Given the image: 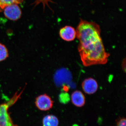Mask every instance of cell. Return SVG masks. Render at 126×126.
Here are the masks:
<instances>
[{"label": "cell", "mask_w": 126, "mask_h": 126, "mask_svg": "<svg viewBox=\"0 0 126 126\" xmlns=\"http://www.w3.org/2000/svg\"><path fill=\"white\" fill-rule=\"evenodd\" d=\"M115 126H126V119L124 117H118L116 121Z\"/></svg>", "instance_id": "obj_12"}, {"label": "cell", "mask_w": 126, "mask_h": 126, "mask_svg": "<svg viewBox=\"0 0 126 126\" xmlns=\"http://www.w3.org/2000/svg\"><path fill=\"white\" fill-rule=\"evenodd\" d=\"M82 86L84 92L88 94L94 93L98 88L96 81L92 78L85 79L82 83Z\"/></svg>", "instance_id": "obj_7"}, {"label": "cell", "mask_w": 126, "mask_h": 126, "mask_svg": "<svg viewBox=\"0 0 126 126\" xmlns=\"http://www.w3.org/2000/svg\"><path fill=\"white\" fill-rule=\"evenodd\" d=\"M9 56L7 48L4 45L0 43V62L5 60Z\"/></svg>", "instance_id": "obj_11"}, {"label": "cell", "mask_w": 126, "mask_h": 126, "mask_svg": "<svg viewBox=\"0 0 126 126\" xmlns=\"http://www.w3.org/2000/svg\"><path fill=\"white\" fill-rule=\"evenodd\" d=\"M4 10L6 17L11 20H17L21 16V10L17 4H12L7 6L5 7Z\"/></svg>", "instance_id": "obj_5"}, {"label": "cell", "mask_w": 126, "mask_h": 126, "mask_svg": "<svg viewBox=\"0 0 126 126\" xmlns=\"http://www.w3.org/2000/svg\"><path fill=\"white\" fill-rule=\"evenodd\" d=\"M76 30L79 41L78 50L83 64L88 67L107 63L110 54L104 46L99 25L81 19Z\"/></svg>", "instance_id": "obj_1"}, {"label": "cell", "mask_w": 126, "mask_h": 126, "mask_svg": "<svg viewBox=\"0 0 126 126\" xmlns=\"http://www.w3.org/2000/svg\"><path fill=\"white\" fill-rule=\"evenodd\" d=\"M35 106L39 110L46 111L52 109L53 102L48 95L44 94H41L35 98Z\"/></svg>", "instance_id": "obj_3"}, {"label": "cell", "mask_w": 126, "mask_h": 126, "mask_svg": "<svg viewBox=\"0 0 126 126\" xmlns=\"http://www.w3.org/2000/svg\"><path fill=\"white\" fill-rule=\"evenodd\" d=\"M43 126H58L59 120L58 117L53 115H48L43 119Z\"/></svg>", "instance_id": "obj_9"}, {"label": "cell", "mask_w": 126, "mask_h": 126, "mask_svg": "<svg viewBox=\"0 0 126 126\" xmlns=\"http://www.w3.org/2000/svg\"><path fill=\"white\" fill-rule=\"evenodd\" d=\"M71 79L72 75L70 72L66 69H61L58 70L54 76L55 83L58 86L67 83Z\"/></svg>", "instance_id": "obj_4"}, {"label": "cell", "mask_w": 126, "mask_h": 126, "mask_svg": "<svg viewBox=\"0 0 126 126\" xmlns=\"http://www.w3.org/2000/svg\"><path fill=\"white\" fill-rule=\"evenodd\" d=\"M24 0H0V12L2 11L7 6L12 4H19Z\"/></svg>", "instance_id": "obj_10"}, {"label": "cell", "mask_w": 126, "mask_h": 126, "mask_svg": "<svg viewBox=\"0 0 126 126\" xmlns=\"http://www.w3.org/2000/svg\"><path fill=\"white\" fill-rule=\"evenodd\" d=\"M23 92L18 94L17 92L16 93L9 101L0 105V126H18L13 122L9 109L18 101Z\"/></svg>", "instance_id": "obj_2"}, {"label": "cell", "mask_w": 126, "mask_h": 126, "mask_svg": "<svg viewBox=\"0 0 126 126\" xmlns=\"http://www.w3.org/2000/svg\"><path fill=\"white\" fill-rule=\"evenodd\" d=\"M59 35L61 39L67 41L74 40L76 37L77 32L74 28L66 26L61 28L59 31Z\"/></svg>", "instance_id": "obj_6"}, {"label": "cell", "mask_w": 126, "mask_h": 126, "mask_svg": "<svg viewBox=\"0 0 126 126\" xmlns=\"http://www.w3.org/2000/svg\"><path fill=\"white\" fill-rule=\"evenodd\" d=\"M71 100L73 104L78 107H81L85 103V97L80 91L76 90L71 94Z\"/></svg>", "instance_id": "obj_8"}]
</instances>
